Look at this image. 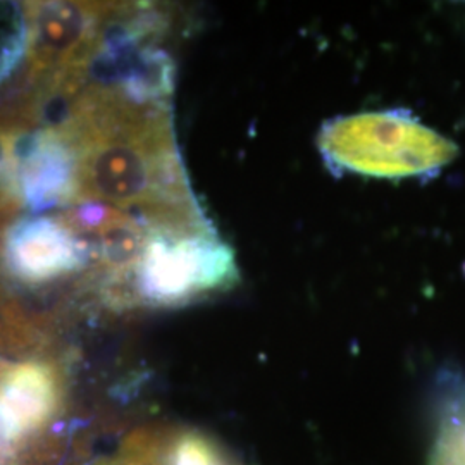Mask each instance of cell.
Segmentation results:
<instances>
[{"label":"cell","mask_w":465,"mask_h":465,"mask_svg":"<svg viewBox=\"0 0 465 465\" xmlns=\"http://www.w3.org/2000/svg\"><path fill=\"white\" fill-rule=\"evenodd\" d=\"M55 130L76 152L78 200L159 230L209 228L186 180L166 100L84 84Z\"/></svg>","instance_id":"1"},{"label":"cell","mask_w":465,"mask_h":465,"mask_svg":"<svg viewBox=\"0 0 465 465\" xmlns=\"http://www.w3.org/2000/svg\"><path fill=\"white\" fill-rule=\"evenodd\" d=\"M76 152L55 128L23 138L17 163V195L32 211H45L78 200Z\"/></svg>","instance_id":"6"},{"label":"cell","mask_w":465,"mask_h":465,"mask_svg":"<svg viewBox=\"0 0 465 465\" xmlns=\"http://www.w3.org/2000/svg\"><path fill=\"white\" fill-rule=\"evenodd\" d=\"M321 150L336 166L384 178L431 173L457 153L445 136L400 113L331 121L321 134Z\"/></svg>","instance_id":"3"},{"label":"cell","mask_w":465,"mask_h":465,"mask_svg":"<svg viewBox=\"0 0 465 465\" xmlns=\"http://www.w3.org/2000/svg\"><path fill=\"white\" fill-rule=\"evenodd\" d=\"M28 324L21 314L13 309V305L0 302V345H25L28 343Z\"/></svg>","instance_id":"8"},{"label":"cell","mask_w":465,"mask_h":465,"mask_svg":"<svg viewBox=\"0 0 465 465\" xmlns=\"http://www.w3.org/2000/svg\"><path fill=\"white\" fill-rule=\"evenodd\" d=\"M234 282L232 252L213 228H153L134 274L107 299L119 309L178 307L224 292Z\"/></svg>","instance_id":"2"},{"label":"cell","mask_w":465,"mask_h":465,"mask_svg":"<svg viewBox=\"0 0 465 465\" xmlns=\"http://www.w3.org/2000/svg\"><path fill=\"white\" fill-rule=\"evenodd\" d=\"M0 262L15 282L40 286L95 262V247L64 214L21 217L4 234Z\"/></svg>","instance_id":"4"},{"label":"cell","mask_w":465,"mask_h":465,"mask_svg":"<svg viewBox=\"0 0 465 465\" xmlns=\"http://www.w3.org/2000/svg\"><path fill=\"white\" fill-rule=\"evenodd\" d=\"M26 57L32 76L50 82L90 64L102 42L107 9L80 2H44L28 7Z\"/></svg>","instance_id":"5"},{"label":"cell","mask_w":465,"mask_h":465,"mask_svg":"<svg viewBox=\"0 0 465 465\" xmlns=\"http://www.w3.org/2000/svg\"><path fill=\"white\" fill-rule=\"evenodd\" d=\"M28 116L0 114V216L21 203L17 195V163L23 138L30 134Z\"/></svg>","instance_id":"7"}]
</instances>
